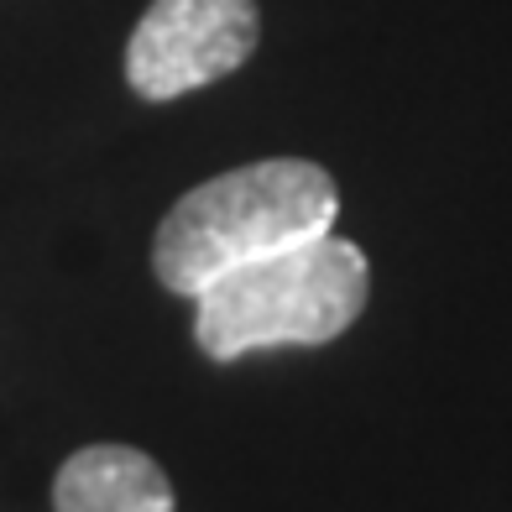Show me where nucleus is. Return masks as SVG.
<instances>
[{
  "mask_svg": "<svg viewBox=\"0 0 512 512\" xmlns=\"http://www.w3.org/2000/svg\"><path fill=\"white\" fill-rule=\"evenodd\" d=\"M340 189L304 157L246 162L183 194L157 225L152 267L168 293L199 298L215 277L335 230Z\"/></svg>",
  "mask_w": 512,
  "mask_h": 512,
  "instance_id": "obj_1",
  "label": "nucleus"
},
{
  "mask_svg": "<svg viewBox=\"0 0 512 512\" xmlns=\"http://www.w3.org/2000/svg\"><path fill=\"white\" fill-rule=\"evenodd\" d=\"M256 0H152L126 42V79L142 100H178L256 53Z\"/></svg>",
  "mask_w": 512,
  "mask_h": 512,
  "instance_id": "obj_3",
  "label": "nucleus"
},
{
  "mask_svg": "<svg viewBox=\"0 0 512 512\" xmlns=\"http://www.w3.org/2000/svg\"><path fill=\"white\" fill-rule=\"evenodd\" d=\"M371 267L335 230L215 277L194 298V340L209 361H241L272 345H324L366 309Z\"/></svg>",
  "mask_w": 512,
  "mask_h": 512,
  "instance_id": "obj_2",
  "label": "nucleus"
},
{
  "mask_svg": "<svg viewBox=\"0 0 512 512\" xmlns=\"http://www.w3.org/2000/svg\"><path fill=\"white\" fill-rule=\"evenodd\" d=\"M53 512H173V481L131 445H89L63 460Z\"/></svg>",
  "mask_w": 512,
  "mask_h": 512,
  "instance_id": "obj_4",
  "label": "nucleus"
}]
</instances>
